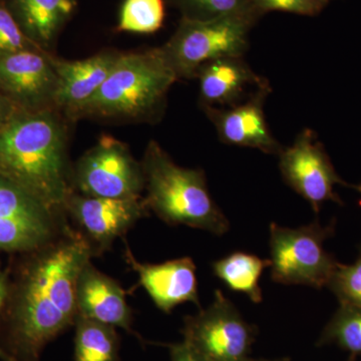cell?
I'll return each mask as SVG.
<instances>
[{
	"instance_id": "22",
	"label": "cell",
	"mask_w": 361,
	"mask_h": 361,
	"mask_svg": "<svg viewBox=\"0 0 361 361\" xmlns=\"http://www.w3.org/2000/svg\"><path fill=\"white\" fill-rule=\"evenodd\" d=\"M336 344L353 356L361 355V310L341 305L323 330L318 345Z\"/></svg>"
},
{
	"instance_id": "6",
	"label": "cell",
	"mask_w": 361,
	"mask_h": 361,
	"mask_svg": "<svg viewBox=\"0 0 361 361\" xmlns=\"http://www.w3.org/2000/svg\"><path fill=\"white\" fill-rule=\"evenodd\" d=\"M334 234V224L318 222L291 229L270 225L271 278L277 283L329 286L337 262L325 251L324 241Z\"/></svg>"
},
{
	"instance_id": "30",
	"label": "cell",
	"mask_w": 361,
	"mask_h": 361,
	"mask_svg": "<svg viewBox=\"0 0 361 361\" xmlns=\"http://www.w3.org/2000/svg\"><path fill=\"white\" fill-rule=\"evenodd\" d=\"M355 190H357L358 192L361 194V183L360 185H357V186H353Z\"/></svg>"
},
{
	"instance_id": "12",
	"label": "cell",
	"mask_w": 361,
	"mask_h": 361,
	"mask_svg": "<svg viewBox=\"0 0 361 361\" xmlns=\"http://www.w3.org/2000/svg\"><path fill=\"white\" fill-rule=\"evenodd\" d=\"M51 52L30 49L0 56V90L20 111L56 108L58 75Z\"/></svg>"
},
{
	"instance_id": "2",
	"label": "cell",
	"mask_w": 361,
	"mask_h": 361,
	"mask_svg": "<svg viewBox=\"0 0 361 361\" xmlns=\"http://www.w3.org/2000/svg\"><path fill=\"white\" fill-rule=\"evenodd\" d=\"M66 120L56 109L18 110L0 129V175L65 217L66 203L75 192Z\"/></svg>"
},
{
	"instance_id": "16",
	"label": "cell",
	"mask_w": 361,
	"mask_h": 361,
	"mask_svg": "<svg viewBox=\"0 0 361 361\" xmlns=\"http://www.w3.org/2000/svg\"><path fill=\"white\" fill-rule=\"evenodd\" d=\"M78 315L132 332L133 312L127 295L115 279L101 272L92 261L77 281Z\"/></svg>"
},
{
	"instance_id": "28",
	"label": "cell",
	"mask_w": 361,
	"mask_h": 361,
	"mask_svg": "<svg viewBox=\"0 0 361 361\" xmlns=\"http://www.w3.org/2000/svg\"><path fill=\"white\" fill-rule=\"evenodd\" d=\"M18 111V109L11 103V99L0 90V129L11 120V116Z\"/></svg>"
},
{
	"instance_id": "24",
	"label": "cell",
	"mask_w": 361,
	"mask_h": 361,
	"mask_svg": "<svg viewBox=\"0 0 361 361\" xmlns=\"http://www.w3.org/2000/svg\"><path fill=\"white\" fill-rule=\"evenodd\" d=\"M327 287L336 294L341 305L361 310V253L353 264L339 263Z\"/></svg>"
},
{
	"instance_id": "9",
	"label": "cell",
	"mask_w": 361,
	"mask_h": 361,
	"mask_svg": "<svg viewBox=\"0 0 361 361\" xmlns=\"http://www.w3.org/2000/svg\"><path fill=\"white\" fill-rule=\"evenodd\" d=\"M23 188L0 175V250L26 253L51 241L66 224Z\"/></svg>"
},
{
	"instance_id": "11",
	"label": "cell",
	"mask_w": 361,
	"mask_h": 361,
	"mask_svg": "<svg viewBox=\"0 0 361 361\" xmlns=\"http://www.w3.org/2000/svg\"><path fill=\"white\" fill-rule=\"evenodd\" d=\"M145 199L99 198L73 192L66 214L75 221L80 231L99 256L111 249L116 239L127 234L142 218L148 216Z\"/></svg>"
},
{
	"instance_id": "3",
	"label": "cell",
	"mask_w": 361,
	"mask_h": 361,
	"mask_svg": "<svg viewBox=\"0 0 361 361\" xmlns=\"http://www.w3.org/2000/svg\"><path fill=\"white\" fill-rule=\"evenodd\" d=\"M177 80L161 47L122 52L97 94L68 120L158 122L167 106L169 92Z\"/></svg>"
},
{
	"instance_id": "5",
	"label": "cell",
	"mask_w": 361,
	"mask_h": 361,
	"mask_svg": "<svg viewBox=\"0 0 361 361\" xmlns=\"http://www.w3.org/2000/svg\"><path fill=\"white\" fill-rule=\"evenodd\" d=\"M256 14H240L219 20H180L174 35L161 47L164 56L179 80L196 78L202 66L216 59L235 58L249 47V33Z\"/></svg>"
},
{
	"instance_id": "18",
	"label": "cell",
	"mask_w": 361,
	"mask_h": 361,
	"mask_svg": "<svg viewBox=\"0 0 361 361\" xmlns=\"http://www.w3.org/2000/svg\"><path fill=\"white\" fill-rule=\"evenodd\" d=\"M28 39L51 52L59 33L77 9L78 0H1Z\"/></svg>"
},
{
	"instance_id": "7",
	"label": "cell",
	"mask_w": 361,
	"mask_h": 361,
	"mask_svg": "<svg viewBox=\"0 0 361 361\" xmlns=\"http://www.w3.org/2000/svg\"><path fill=\"white\" fill-rule=\"evenodd\" d=\"M73 191L99 198H137L145 190L141 161L125 142L103 135L71 169Z\"/></svg>"
},
{
	"instance_id": "1",
	"label": "cell",
	"mask_w": 361,
	"mask_h": 361,
	"mask_svg": "<svg viewBox=\"0 0 361 361\" xmlns=\"http://www.w3.org/2000/svg\"><path fill=\"white\" fill-rule=\"evenodd\" d=\"M21 255L13 277L7 273L0 346L11 361H40L45 346L75 324L78 275L96 255L68 223L51 241Z\"/></svg>"
},
{
	"instance_id": "17",
	"label": "cell",
	"mask_w": 361,
	"mask_h": 361,
	"mask_svg": "<svg viewBox=\"0 0 361 361\" xmlns=\"http://www.w3.org/2000/svg\"><path fill=\"white\" fill-rule=\"evenodd\" d=\"M202 106L231 108L245 102L256 89L267 82L259 77L241 56L216 59L202 66L197 73Z\"/></svg>"
},
{
	"instance_id": "13",
	"label": "cell",
	"mask_w": 361,
	"mask_h": 361,
	"mask_svg": "<svg viewBox=\"0 0 361 361\" xmlns=\"http://www.w3.org/2000/svg\"><path fill=\"white\" fill-rule=\"evenodd\" d=\"M270 92L271 87L267 82L245 102L231 108L210 106H202V108L213 123L221 142L279 155L283 147L270 132L264 114L266 97Z\"/></svg>"
},
{
	"instance_id": "29",
	"label": "cell",
	"mask_w": 361,
	"mask_h": 361,
	"mask_svg": "<svg viewBox=\"0 0 361 361\" xmlns=\"http://www.w3.org/2000/svg\"><path fill=\"white\" fill-rule=\"evenodd\" d=\"M7 290H8V275L4 271L0 270V313H1L2 308H4V302H6ZM0 360L11 361L8 356L2 350L1 346H0Z\"/></svg>"
},
{
	"instance_id": "25",
	"label": "cell",
	"mask_w": 361,
	"mask_h": 361,
	"mask_svg": "<svg viewBox=\"0 0 361 361\" xmlns=\"http://www.w3.org/2000/svg\"><path fill=\"white\" fill-rule=\"evenodd\" d=\"M30 49H42L25 37L13 14L0 0V56Z\"/></svg>"
},
{
	"instance_id": "10",
	"label": "cell",
	"mask_w": 361,
	"mask_h": 361,
	"mask_svg": "<svg viewBox=\"0 0 361 361\" xmlns=\"http://www.w3.org/2000/svg\"><path fill=\"white\" fill-rule=\"evenodd\" d=\"M279 169L289 187L319 212L325 202L342 204L334 187H351L337 174L322 142L313 130H303L292 146L279 154Z\"/></svg>"
},
{
	"instance_id": "21",
	"label": "cell",
	"mask_w": 361,
	"mask_h": 361,
	"mask_svg": "<svg viewBox=\"0 0 361 361\" xmlns=\"http://www.w3.org/2000/svg\"><path fill=\"white\" fill-rule=\"evenodd\" d=\"M165 20L164 0H125L116 30L149 35L158 32Z\"/></svg>"
},
{
	"instance_id": "27",
	"label": "cell",
	"mask_w": 361,
	"mask_h": 361,
	"mask_svg": "<svg viewBox=\"0 0 361 361\" xmlns=\"http://www.w3.org/2000/svg\"><path fill=\"white\" fill-rule=\"evenodd\" d=\"M170 361H205L183 341L180 343L169 344Z\"/></svg>"
},
{
	"instance_id": "8",
	"label": "cell",
	"mask_w": 361,
	"mask_h": 361,
	"mask_svg": "<svg viewBox=\"0 0 361 361\" xmlns=\"http://www.w3.org/2000/svg\"><path fill=\"white\" fill-rule=\"evenodd\" d=\"M182 334L188 345L205 361H270L251 357L257 330L220 290L215 291L206 310L185 318Z\"/></svg>"
},
{
	"instance_id": "23",
	"label": "cell",
	"mask_w": 361,
	"mask_h": 361,
	"mask_svg": "<svg viewBox=\"0 0 361 361\" xmlns=\"http://www.w3.org/2000/svg\"><path fill=\"white\" fill-rule=\"evenodd\" d=\"M179 9L183 20L208 21L240 16L256 14L252 0H171Z\"/></svg>"
},
{
	"instance_id": "26",
	"label": "cell",
	"mask_w": 361,
	"mask_h": 361,
	"mask_svg": "<svg viewBox=\"0 0 361 361\" xmlns=\"http://www.w3.org/2000/svg\"><path fill=\"white\" fill-rule=\"evenodd\" d=\"M259 16L269 11L315 16L322 13L327 2L324 0H252Z\"/></svg>"
},
{
	"instance_id": "19",
	"label": "cell",
	"mask_w": 361,
	"mask_h": 361,
	"mask_svg": "<svg viewBox=\"0 0 361 361\" xmlns=\"http://www.w3.org/2000/svg\"><path fill=\"white\" fill-rule=\"evenodd\" d=\"M267 267L270 260L244 252H234L212 264L214 275L230 290L245 294L254 303L262 302L259 280Z\"/></svg>"
},
{
	"instance_id": "4",
	"label": "cell",
	"mask_w": 361,
	"mask_h": 361,
	"mask_svg": "<svg viewBox=\"0 0 361 361\" xmlns=\"http://www.w3.org/2000/svg\"><path fill=\"white\" fill-rule=\"evenodd\" d=\"M148 210L171 226L224 235L230 224L213 200L200 169L177 165L159 142L149 141L141 161Z\"/></svg>"
},
{
	"instance_id": "20",
	"label": "cell",
	"mask_w": 361,
	"mask_h": 361,
	"mask_svg": "<svg viewBox=\"0 0 361 361\" xmlns=\"http://www.w3.org/2000/svg\"><path fill=\"white\" fill-rule=\"evenodd\" d=\"M75 361H118L120 338L116 327L78 315Z\"/></svg>"
},
{
	"instance_id": "15",
	"label": "cell",
	"mask_w": 361,
	"mask_h": 361,
	"mask_svg": "<svg viewBox=\"0 0 361 361\" xmlns=\"http://www.w3.org/2000/svg\"><path fill=\"white\" fill-rule=\"evenodd\" d=\"M121 54L108 49L78 61L59 59L52 54V65L58 75L56 110L68 118L92 99L108 78Z\"/></svg>"
},
{
	"instance_id": "31",
	"label": "cell",
	"mask_w": 361,
	"mask_h": 361,
	"mask_svg": "<svg viewBox=\"0 0 361 361\" xmlns=\"http://www.w3.org/2000/svg\"><path fill=\"white\" fill-rule=\"evenodd\" d=\"M324 1H326L327 4H329V1H331V0H324Z\"/></svg>"
},
{
	"instance_id": "14",
	"label": "cell",
	"mask_w": 361,
	"mask_h": 361,
	"mask_svg": "<svg viewBox=\"0 0 361 361\" xmlns=\"http://www.w3.org/2000/svg\"><path fill=\"white\" fill-rule=\"evenodd\" d=\"M127 264L137 273L140 284L159 310L170 313L176 306L192 302L200 307L196 265L190 257L174 259L159 264L142 263L126 246Z\"/></svg>"
}]
</instances>
